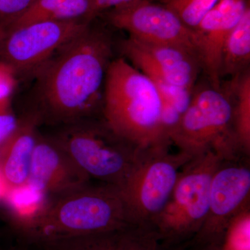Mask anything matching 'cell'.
I'll list each match as a JSON object with an SVG mask.
<instances>
[{"label": "cell", "mask_w": 250, "mask_h": 250, "mask_svg": "<svg viewBox=\"0 0 250 250\" xmlns=\"http://www.w3.org/2000/svg\"><path fill=\"white\" fill-rule=\"evenodd\" d=\"M113 49L111 32L91 23L36 70L31 111L41 125L56 127L103 117L105 80Z\"/></svg>", "instance_id": "cell-1"}, {"label": "cell", "mask_w": 250, "mask_h": 250, "mask_svg": "<svg viewBox=\"0 0 250 250\" xmlns=\"http://www.w3.org/2000/svg\"><path fill=\"white\" fill-rule=\"evenodd\" d=\"M121 189L90 183L49 197L33 213L16 224L22 239L31 245L114 232L131 226Z\"/></svg>", "instance_id": "cell-2"}, {"label": "cell", "mask_w": 250, "mask_h": 250, "mask_svg": "<svg viewBox=\"0 0 250 250\" xmlns=\"http://www.w3.org/2000/svg\"><path fill=\"white\" fill-rule=\"evenodd\" d=\"M103 116L115 132L141 150L172 145L166 131L160 90L123 57L113 59L108 67Z\"/></svg>", "instance_id": "cell-3"}, {"label": "cell", "mask_w": 250, "mask_h": 250, "mask_svg": "<svg viewBox=\"0 0 250 250\" xmlns=\"http://www.w3.org/2000/svg\"><path fill=\"white\" fill-rule=\"evenodd\" d=\"M49 135L90 179L121 188L142 150L115 132L103 117L56 126Z\"/></svg>", "instance_id": "cell-4"}, {"label": "cell", "mask_w": 250, "mask_h": 250, "mask_svg": "<svg viewBox=\"0 0 250 250\" xmlns=\"http://www.w3.org/2000/svg\"><path fill=\"white\" fill-rule=\"evenodd\" d=\"M118 45L121 57L157 85L164 99L166 128L172 131L203 72L198 55L182 47L148 43L131 37Z\"/></svg>", "instance_id": "cell-5"}, {"label": "cell", "mask_w": 250, "mask_h": 250, "mask_svg": "<svg viewBox=\"0 0 250 250\" xmlns=\"http://www.w3.org/2000/svg\"><path fill=\"white\" fill-rule=\"evenodd\" d=\"M170 141L178 150L193 157L209 151L225 160L243 154L233 133L232 98L225 83L219 89L208 82L197 83L187 109L171 133Z\"/></svg>", "instance_id": "cell-6"}, {"label": "cell", "mask_w": 250, "mask_h": 250, "mask_svg": "<svg viewBox=\"0 0 250 250\" xmlns=\"http://www.w3.org/2000/svg\"><path fill=\"white\" fill-rule=\"evenodd\" d=\"M209 151L184 166L168 201L149 228L166 249L180 248L198 233L207 218L212 177L222 161Z\"/></svg>", "instance_id": "cell-7"}, {"label": "cell", "mask_w": 250, "mask_h": 250, "mask_svg": "<svg viewBox=\"0 0 250 250\" xmlns=\"http://www.w3.org/2000/svg\"><path fill=\"white\" fill-rule=\"evenodd\" d=\"M169 148L142 150L121 188L132 225L149 228L173 191L181 171L193 156Z\"/></svg>", "instance_id": "cell-8"}, {"label": "cell", "mask_w": 250, "mask_h": 250, "mask_svg": "<svg viewBox=\"0 0 250 250\" xmlns=\"http://www.w3.org/2000/svg\"><path fill=\"white\" fill-rule=\"evenodd\" d=\"M241 156L222 161L213 174L207 218L191 248L221 246L233 219L249 208L250 167Z\"/></svg>", "instance_id": "cell-9"}, {"label": "cell", "mask_w": 250, "mask_h": 250, "mask_svg": "<svg viewBox=\"0 0 250 250\" xmlns=\"http://www.w3.org/2000/svg\"><path fill=\"white\" fill-rule=\"evenodd\" d=\"M93 21H44L14 28L0 40V61L19 75H34Z\"/></svg>", "instance_id": "cell-10"}, {"label": "cell", "mask_w": 250, "mask_h": 250, "mask_svg": "<svg viewBox=\"0 0 250 250\" xmlns=\"http://www.w3.org/2000/svg\"><path fill=\"white\" fill-rule=\"evenodd\" d=\"M103 14L110 26L126 31L129 37L148 43L182 47L198 55L195 31L161 3L141 0Z\"/></svg>", "instance_id": "cell-11"}, {"label": "cell", "mask_w": 250, "mask_h": 250, "mask_svg": "<svg viewBox=\"0 0 250 250\" xmlns=\"http://www.w3.org/2000/svg\"><path fill=\"white\" fill-rule=\"evenodd\" d=\"M91 182L49 136L39 134L31 159L27 188L39 196H54Z\"/></svg>", "instance_id": "cell-12"}, {"label": "cell", "mask_w": 250, "mask_h": 250, "mask_svg": "<svg viewBox=\"0 0 250 250\" xmlns=\"http://www.w3.org/2000/svg\"><path fill=\"white\" fill-rule=\"evenodd\" d=\"M250 5V0H220L194 30L202 71L217 89L223 83L220 70L224 42Z\"/></svg>", "instance_id": "cell-13"}, {"label": "cell", "mask_w": 250, "mask_h": 250, "mask_svg": "<svg viewBox=\"0 0 250 250\" xmlns=\"http://www.w3.org/2000/svg\"><path fill=\"white\" fill-rule=\"evenodd\" d=\"M40 125L35 113L28 112L18 120L16 129L0 146V177L7 192L27 187Z\"/></svg>", "instance_id": "cell-14"}, {"label": "cell", "mask_w": 250, "mask_h": 250, "mask_svg": "<svg viewBox=\"0 0 250 250\" xmlns=\"http://www.w3.org/2000/svg\"><path fill=\"white\" fill-rule=\"evenodd\" d=\"M98 16L94 0H35L9 31L32 23L93 21Z\"/></svg>", "instance_id": "cell-15"}, {"label": "cell", "mask_w": 250, "mask_h": 250, "mask_svg": "<svg viewBox=\"0 0 250 250\" xmlns=\"http://www.w3.org/2000/svg\"><path fill=\"white\" fill-rule=\"evenodd\" d=\"M250 5L224 42L220 70L222 82L225 77L233 78L250 70Z\"/></svg>", "instance_id": "cell-16"}, {"label": "cell", "mask_w": 250, "mask_h": 250, "mask_svg": "<svg viewBox=\"0 0 250 250\" xmlns=\"http://www.w3.org/2000/svg\"><path fill=\"white\" fill-rule=\"evenodd\" d=\"M227 85L232 98L233 129L242 154L250 152V69L229 79Z\"/></svg>", "instance_id": "cell-17"}, {"label": "cell", "mask_w": 250, "mask_h": 250, "mask_svg": "<svg viewBox=\"0 0 250 250\" xmlns=\"http://www.w3.org/2000/svg\"><path fill=\"white\" fill-rule=\"evenodd\" d=\"M113 250H169L147 227L131 226L113 233Z\"/></svg>", "instance_id": "cell-18"}, {"label": "cell", "mask_w": 250, "mask_h": 250, "mask_svg": "<svg viewBox=\"0 0 250 250\" xmlns=\"http://www.w3.org/2000/svg\"><path fill=\"white\" fill-rule=\"evenodd\" d=\"M220 0H159L192 30Z\"/></svg>", "instance_id": "cell-19"}, {"label": "cell", "mask_w": 250, "mask_h": 250, "mask_svg": "<svg viewBox=\"0 0 250 250\" xmlns=\"http://www.w3.org/2000/svg\"><path fill=\"white\" fill-rule=\"evenodd\" d=\"M114 232L56 240L34 246L39 250H113Z\"/></svg>", "instance_id": "cell-20"}, {"label": "cell", "mask_w": 250, "mask_h": 250, "mask_svg": "<svg viewBox=\"0 0 250 250\" xmlns=\"http://www.w3.org/2000/svg\"><path fill=\"white\" fill-rule=\"evenodd\" d=\"M250 207L233 219L227 230L223 250H250Z\"/></svg>", "instance_id": "cell-21"}, {"label": "cell", "mask_w": 250, "mask_h": 250, "mask_svg": "<svg viewBox=\"0 0 250 250\" xmlns=\"http://www.w3.org/2000/svg\"><path fill=\"white\" fill-rule=\"evenodd\" d=\"M35 0H0V40Z\"/></svg>", "instance_id": "cell-22"}, {"label": "cell", "mask_w": 250, "mask_h": 250, "mask_svg": "<svg viewBox=\"0 0 250 250\" xmlns=\"http://www.w3.org/2000/svg\"><path fill=\"white\" fill-rule=\"evenodd\" d=\"M18 120L11 107V98L0 100V146L16 129Z\"/></svg>", "instance_id": "cell-23"}, {"label": "cell", "mask_w": 250, "mask_h": 250, "mask_svg": "<svg viewBox=\"0 0 250 250\" xmlns=\"http://www.w3.org/2000/svg\"><path fill=\"white\" fill-rule=\"evenodd\" d=\"M18 75L11 65L0 61V100L11 98L18 84Z\"/></svg>", "instance_id": "cell-24"}, {"label": "cell", "mask_w": 250, "mask_h": 250, "mask_svg": "<svg viewBox=\"0 0 250 250\" xmlns=\"http://www.w3.org/2000/svg\"><path fill=\"white\" fill-rule=\"evenodd\" d=\"M139 1L141 0H94L98 16L108 10L124 7Z\"/></svg>", "instance_id": "cell-25"}, {"label": "cell", "mask_w": 250, "mask_h": 250, "mask_svg": "<svg viewBox=\"0 0 250 250\" xmlns=\"http://www.w3.org/2000/svg\"><path fill=\"white\" fill-rule=\"evenodd\" d=\"M191 250H223L221 246L207 247V248H191Z\"/></svg>", "instance_id": "cell-26"}, {"label": "cell", "mask_w": 250, "mask_h": 250, "mask_svg": "<svg viewBox=\"0 0 250 250\" xmlns=\"http://www.w3.org/2000/svg\"><path fill=\"white\" fill-rule=\"evenodd\" d=\"M7 192V188H6L2 179L0 177V196L4 195L5 192Z\"/></svg>", "instance_id": "cell-27"}, {"label": "cell", "mask_w": 250, "mask_h": 250, "mask_svg": "<svg viewBox=\"0 0 250 250\" xmlns=\"http://www.w3.org/2000/svg\"></svg>", "instance_id": "cell-28"}, {"label": "cell", "mask_w": 250, "mask_h": 250, "mask_svg": "<svg viewBox=\"0 0 250 250\" xmlns=\"http://www.w3.org/2000/svg\"><path fill=\"white\" fill-rule=\"evenodd\" d=\"M152 1H153V0H152Z\"/></svg>", "instance_id": "cell-29"}]
</instances>
